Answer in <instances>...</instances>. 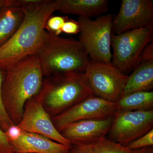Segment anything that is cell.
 Masks as SVG:
<instances>
[{
  "label": "cell",
  "mask_w": 153,
  "mask_h": 153,
  "mask_svg": "<svg viewBox=\"0 0 153 153\" xmlns=\"http://www.w3.org/2000/svg\"><path fill=\"white\" fill-rule=\"evenodd\" d=\"M25 17L16 32L0 47V69L6 70L22 59L36 55L44 37L46 22L57 11L55 0H12Z\"/></svg>",
  "instance_id": "cell-1"
},
{
  "label": "cell",
  "mask_w": 153,
  "mask_h": 153,
  "mask_svg": "<svg viewBox=\"0 0 153 153\" xmlns=\"http://www.w3.org/2000/svg\"><path fill=\"white\" fill-rule=\"evenodd\" d=\"M151 25H153V1L122 0L113 21L112 34L119 35Z\"/></svg>",
  "instance_id": "cell-11"
},
{
  "label": "cell",
  "mask_w": 153,
  "mask_h": 153,
  "mask_svg": "<svg viewBox=\"0 0 153 153\" xmlns=\"http://www.w3.org/2000/svg\"><path fill=\"white\" fill-rule=\"evenodd\" d=\"M153 60L141 62L137 63L128 76L122 95L137 91H153Z\"/></svg>",
  "instance_id": "cell-15"
},
{
  "label": "cell",
  "mask_w": 153,
  "mask_h": 153,
  "mask_svg": "<svg viewBox=\"0 0 153 153\" xmlns=\"http://www.w3.org/2000/svg\"><path fill=\"white\" fill-rule=\"evenodd\" d=\"M153 128V110L117 111L113 117L108 139L126 146Z\"/></svg>",
  "instance_id": "cell-8"
},
{
  "label": "cell",
  "mask_w": 153,
  "mask_h": 153,
  "mask_svg": "<svg viewBox=\"0 0 153 153\" xmlns=\"http://www.w3.org/2000/svg\"><path fill=\"white\" fill-rule=\"evenodd\" d=\"M113 17L111 14L98 17L94 20L79 17V41L90 60L110 64Z\"/></svg>",
  "instance_id": "cell-5"
},
{
  "label": "cell",
  "mask_w": 153,
  "mask_h": 153,
  "mask_svg": "<svg viewBox=\"0 0 153 153\" xmlns=\"http://www.w3.org/2000/svg\"><path fill=\"white\" fill-rule=\"evenodd\" d=\"M0 153H13L5 133L0 128Z\"/></svg>",
  "instance_id": "cell-24"
},
{
  "label": "cell",
  "mask_w": 153,
  "mask_h": 153,
  "mask_svg": "<svg viewBox=\"0 0 153 153\" xmlns=\"http://www.w3.org/2000/svg\"><path fill=\"white\" fill-rule=\"evenodd\" d=\"M38 96L52 117L94 95L85 72H82L44 77Z\"/></svg>",
  "instance_id": "cell-4"
},
{
  "label": "cell",
  "mask_w": 153,
  "mask_h": 153,
  "mask_svg": "<svg viewBox=\"0 0 153 153\" xmlns=\"http://www.w3.org/2000/svg\"><path fill=\"white\" fill-rule=\"evenodd\" d=\"M153 25L114 35L112 34L111 64L128 75L133 71L141 53L153 42Z\"/></svg>",
  "instance_id": "cell-6"
},
{
  "label": "cell",
  "mask_w": 153,
  "mask_h": 153,
  "mask_svg": "<svg viewBox=\"0 0 153 153\" xmlns=\"http://www.w3.org/2000/svg\"><path fill=\"white\" fill-rule=\"evenodd\" d=\"M153 146V129L137 139L126 146L131 150Z\"/></svg>",
  "instance_id": "cell-21"
},
{
  "label": "cell",
  "mask_w": 153,
  "mask_h": 153,
  "mask_svg": "<svg viewBox=\"0 0 153 153\" xmlns=\"http://www.w3.org/2000/svg\"><path fill=\"white\" fill-rule=\"evenodd\" d=\"M68 18L66 16H50L46 22L45 29L47 32L59 36L62 33L61 29Z\"/></svg>",
  "instance_id": "cell-20"
},
{
  "label": "cell",
  "mask_w": 153,
  "mask_h": 153,
  "mask_svg": "<svg viewBox=\"0 0 153 153\" xmlns=\"http://www.w3.org/2000/svg\"><path fill=\"white\" fill-rule=\"evenodd\" d=\"M56 10L63 14L89 18L107 11V0H55Z\"/></svg>",
  "instance_id": "cell-14"
},
{
  "label": "cell",
  "mask_w": 153,
  "mask_h": 153,
  "mask_svg": "<svg viewBox=\"0 0 153 153\" xmlns=\"http://www.w3.org/2000/svg\"><path fill=\"white\" fill-rule=\"evenodd\" d=\"M94 153H132L127 147L111 140L106 137L91 144Z\"/></svg>",
  "instance_id": "cell-18"
},
{
  "label": "cell",
  "mask_w": 153,
  "mask_h": 153,
  "mask_svg": "<svg viewBox=\"0 0 153 153\" xmlns=\"http://www.w3.org/2000/svg\"><path fill=\"white\" fill-rule=\"evenodd\" d=\"M68 153H94L91 145H73Z\"/></svg>",
  "instance_id": "cell-25"
},
{
  "label": "cell",
  "mask_w": 153,
  "mask_h": 153,
  "mask_svg": "<svg viewBox=\"0 0 153 153\" xmlns=\"http://www.w3.org/2000/svg\"><path fill=\"white\" fill-rule=\"evenodd\" d=\"M116 111L115 103L93 96L51 118L55 128L60 133L65 127L73 123L108 118Z\"/></svg>",
  "instance_id": "cell-10"
},
{
  "label": "cell",
  "mask_w": 153,
  "mask_h": 153,
  "mask_svg": "<svg viewBox=\"0 0 153 153\" xmlns=\"http://www.w3.org/2000/svg\"><path fill=\"white\" fill-rule=\"evenodd\" d=\"M113 116L103 119L73 123L65 127L60 134L71 145L91 144L108 134Z\"/></svg>",
  "instance_id": "cell-13"
},
{
  "label": "cell",
  "mask_w": 153,
  "mask_h": 153,
  "mask_svg": "<svg viewBox=\"0 0 153 153\" xmlns=\"http://www.w3.org/2000/svg\"><path fill=\"white\" fill-rule=\"evenodd\" d=\"M15 128L20 131L41 135L52 140L71 147V143L55 128L51 117L44 109L38 96L25 103L22 119Z\"/></svg>",
  "instance_id": "cell-9"
},
{
  "label": "cell",
  "mask_w": 153,
  "mask_h": 153,
  "mask_svg": "<svg viewBox=\"0 0 153 153\" xmlns=\"http://www.w3.org/2000/svg\"><path fill=\"white\" fill-rule=\"evenodd\" d=\"M5 133L13 153H68L71 148L41 135L19 131L15 126Z\"/></svg>",
  "instance_id": "cell-12"
},
{
  "label": "cell",
  "mask_w": 153,
  "mask_h": 153,
  "mask_svg": "<svg viewBox=\"0 0 153 153\" xmlns=\"http://www.w3.org/2000/svg\"><path fill=\"white\" fill-rule=\"evenodd\" d=\"M36 55L44 77L85 72L90 60L79 40L61 38L46 30Z\"/></svg>",
  "instance_id": "cell-3"
},
{
  "label": "cell",
  "mask_w": 153,
  "mask_h": 153,
  "mask_svg": "<svg viewBox=\"0 0 153 153\" xmlns=\"http://www.w3.org/2000/svg\"><path fill=\"white\" fill-rule=\"evenodd\" d=\"M151 60H153V42H151L145 47L140 55L137 63L141 62L151 61Z\"/></svg>",
  "instance_id": "cell-23"
},
{
  "label": "cell",
  "mask_w": 153,
  "mask_h": 153,
  "mask_svg": "<svg viewBox=\"0 0 153 153\" xmlns=\"http://www.w3.org/2000/svg\"><path fill=\"white\" fill-rule=\"evenodd\" d=\"M115 104L117 111L152 110L153 108V91H137L124 94Z\"/></svg>",
  "instance_id": "cell-17"
},
{
  "label": "cell",
  "mask_w": 153,
  "mask_h": 153,
  "mask_svg": "<svg viewBox=\"0 0 153 153\" xmlns=\"http://www.w3.org/2000/svg\"><path fill=\"white\" fill-rule=\"evenodd\" d=\"M4 75V71L0 69V128L6 133L15 126L7 114L3 104L1 91Z\"/></svg>",
  "instance_id": "cell-19"
},
{
  "label": "cell",
  "mask_w": 153,
  "mask_h": 153,
  "mask_svg": "<svg viewBox=\"0 0 153 153\" xmlns=\"http://www.w3.org/2000/svg\"><path fill=\"white\" fill-rule=\"evenodd\" d=\"M3 71V104L16 126L22 119L25 103L40 92L44 76L36 55L28 56Z\"/></svg>",
  "instance_id": "cell-2"
},
{
  "label": "cell",
  "mask_w": 153,
  "mask_h": 153,
  "mask_svg": "<svg viewBox=\"0 0 153 153\" xmlns=\"http://www.w3.org/2000/svg\"><path fill=\"white\" fill-rule=\"evenodd\" d=\"M85 76L94 96L116 103L123 93L128 75L111 63L89 60Z\"/></svg>",
  "instance_id": "cell-7"
},
{
  "label": "cell",
  "mask_w": 153,
  "mask_h": 153,
  "mask_svg": "<svg viewBox=\"0 0 153 153\" xmlns=\"http://www.w3.org/2000/svg\"><path fill=\"white\" fill-rule=\"evenodd\" d=\"M62 33L67 34H75L79 33L80 27L78 21H75L73 19H68L63 25L62 29Z\"/></svg>",
  "instance_id": "cell-22"
},
{
  "label": "cell",
  "mask_w": 153,
  "mask_h": 153,
  "mask_svg": "<svg viewBox=\"0 0 153 153\" xmlns=\"http://www.w3.org/2000/svg\"><path fill=\"white\" fill-rule=\"evenodd\" d=\"M7 0H0V8L7 4Z\"/></svg>",
  "instance_id": "cell-27"
},
{
  "label": "cell",
  "mask_w": 153,
  "mask_h": 153,
  "mask_svg": "<svg viewBox=\"0 0 153 153\" xmlns=\"http://www.w3.org/2000/svg\"><path fill=\"white\" fill-rule=\"evenodd\" d=\"M21 7L7 0V4L0 8V47L16 32L24 20Z\"/></svg>",
  "instance_id": "cell-16"
},
{
  "label": "cell",
  "mask_w": 153,
  "mask_h": 153,
  "mask_svg": "<svg viewBox=\"0 0 153 153\" xmlns=\"http://www.w3.org/2000/svg\"><path fill=\"white\" fill-rule=\"evenodd\" d=\"M132 153H153V146H150L134 150Z\"/></svg>",
  "instance_id": "cell-26"
}]
</instances>
